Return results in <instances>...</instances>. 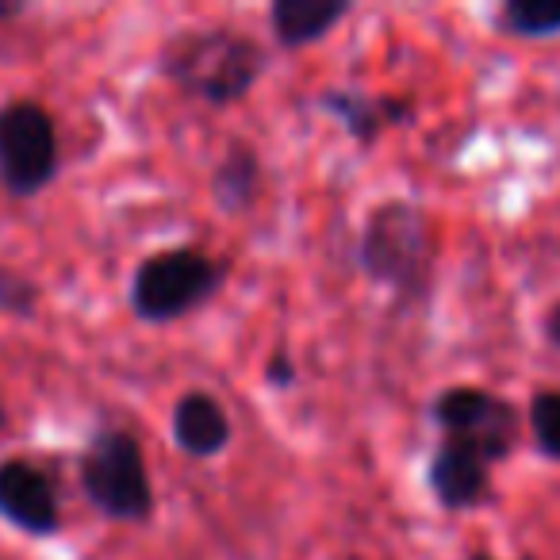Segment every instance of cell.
Masks as SVG:
<instances>
[{"label":"cell","mask_w":560,"mask_h":560,"mask_svg":"<svg viewBox=\"0 0 560 560\" xmlns=\"http://www.w3.org/2000/svg\"><path fill=\"white\" fill-rule=\"evenodd\" d=\"M358 265L381 284L396 307L411 312L434 296L438 234L434 219L415 200H384L365 215L358 238Z\"/></svg>","instance_id":"obj_1"},{"label":"cell","mask_w":560,"mask_h":560,"mask_svg":"<svg viewBox=\"0 0 560 560\" xmlns=\"http://www.w3.org/2000/svg\"><path fill=\"white\" fill-rule=\"evenodd\" d=\"M269 70V50L234 27H185L158 55V73L211 108L242 104Z\"/></svg>","instance_id":"obj_2"},{"label":"cell","mask_w":560,"mask_h":560,"mask_svg":"<svg viewBox=\"0 0 560 560\" xmlns=\"http://www.w3.org/2000/svg\"><path fill=\"white\" fill-rule=\"evenodd\" d=\"M231 265L203 254L196 246H170L142 257L131 277L127 304L139 323L165 327L185 315L200 312L208 300H215L226 284Z\"/></svg>","instance_id":"obj_3"},{"label":"cell","mask_w":560,"mask_h":560,"mask_svg":"<svg viewBox=\"0 0 560 560\" xmlns=\"http://www.w3.org/2000/svg\"><path fill=\"white\" fill-rule=\"evenodd\" d=\"M78 480L85 499L112 522L154 518V483H150L142 442L124 427H104L89 438L78 457Z\"/></svg>","instance_id":"obj_4"},{"label":"cell","mask_w":560,"mask_h":560,"mask_svg":"<svg viewBox=\"0 0 560 560\" xmlns=\"http://www.w3.org/2000/svg\"><path fill=\"white\" fill-rule=\"evenodd\" d=\"M62 170L58 124L39 101H12L0 108V188L16 200L39 196Z\"/></svg>","instance_id":"obj_5"},{"label":"cell","mask_w":560,"mask_h":560,"mask_svg":"<svg viewBox=\"0 0 560 560\" xmlns=\"http://www.w3.org/2000/svg\"><path fill=\"white\" fill-rule=\"evenodd\" d=\"M430 419L442 427V438L476 450L488 465H503L522 442L518 407L476 384H453L438 392L430 404Z\"/></svg>","instance_id":"obj_6"},{"label":"cell","mask_w":560,"mask_h":560,"mask_svg":"<svg viewBox=\"0 0 560 560\" xmlns=\"http://www.w3.org/2000/svg\"><path fill=\"white\" fill-rule=\"evenodd\" d=\"M0 522L27 537H55L62 529L55 480L32 457L0 460Z\"/></svg>","instance_id":"obj_7"},{"label":"cell","mask_w":560,"mask_h":560,"mask_svg":"<svg viewBox=\"0 0 560 560\" xmlns=\"http://www.w3.org/2000/svg\"><path fill=\"white\" fill-rule=\"evenodd\" d=\"M315 108L330 116L361 150H373L392 127H411L419 119V104L415 96L388 93V96H369L361 89H323L315 96Z\"/></svg>","instance_id":"obj_8"},{"label":"cell","mask_w":560,"mask_h":560,"mask_svg":"<svg viewBox=\"0 0 560 560\" xmlns=\"http://www.w3.org/2000/svg\"><path fill=\"white\" fill-rule=\"evenodd\" d=\"M427 488L434 495V503L450 514L480 511L495 499L491 491V465L468 445L442 438L430 453L427 465Z\"/></svg>","instance_id":"obj_9"},{"label":"cell","mask_w":560,"mask_h":560,"mask_svg":"<svg viewBox=\"0 0 560 560\" xmlns=\"http://www.w3.org/2000/svg\"><path fill=\"white\" fill-rule=\"evenodd\" d=\"M173 442L185 457L211 460L231 445V415L211 392L192 388L173 404Z\"/></svg>","instance_id":"obj_10"},{"label":"cell","mask_w":560,"mask_h":560,"mask_svg":"<svg viewBox=\"0 0 560 560\" xmlns=\"http://www.w3.org/2000/svg\"><path fill=\"white\" fill-rule=\"evenodd\" d=\"M353 12L350 0H272L269 4V32L277 47L304 50L323 43L346 16Z\"/></svg>","instance_id":"obj_11"},{"label":"cell","mask_w":560,"mask_h":560,"mask_svg":"<svg viewBox=\"0 0 560 560\" xmlns=\"http://www.w3.org/2000/svg\"><path fill=\"white\" fill-rule=\"evenodd\" d=\"M265 170L261 154L249 142H226V154L219 158L215 173H211V196H215L223 215H249L261 200Z\"/></svg>","instance_id":"obj_12"},{"label":"cell","mask_w":560,"mask_h":560,"mask_svg":"<svg viewBox=\"0 0 560 560\" xmlns=\"http://www.w3.org/2000/svg\"><path fill=\"white\" fill-rule=\"evenodd\" d=\"M495 32L506 39H557L560 35V0H506L495 12Z\"/></svg>","instance_id":"obj_13"},{"label":"cell","mask_w":560,"mask_h":560,"mask_svg":"<svg viewBox=\"0 0 560 560\" xmlns=\"http://www.w3.org/2000/svg\"><path fill=\"white\" fill-rule=\"evenodd\" d=\"M526 422L537 453L549 460H560V392L557 388L534 392V399L526 407Z\"/></svg>","instance_id":"obj_14"},{"label":"cell","mask_w":560,"mask_h":560,"mask_svg":"<svg viewBox=\"0 0 560 560\" xmlns=\"http://www.w3.org/2000/svg\"><path fill=\"white\" fill-rule=\"evenodd\" d=\"M43 304V292L27 272L12 269V265H0V315H9V319H35Z\"/></svg>","instance_id":"obj_15"},{"label":"cell","mask_w":560,"mask_h":560,"mask_svg":"<svg viewBox=\"0 0 560 560\" xmlns=\"http://www.w3.org/2000/svg\"><path fill=\"white\" fill-rule=\"evenodd\" d=\"M296 381H300V369H296V361H292L289 346H277V350L269 353V361H265V384L289 392V388H296Z\"/></svg>","instance_id":"obj_16"},{"label":"cell","mask_w":560,"mask_h":560,"mask_svg":"<svg viewBox=\"0 0 560 560\" xmlns=\"http://www.w3.org/2000/svg\"><path fill=\"white\" fill-rule=\"evenodd\" d=\"M541 335H545V342H549L552 350H560V300L549 307V312H545V319H541Z\"/></svg>","instance_id":"obj_17"},{"label":"cell","mask_w":560,"mask_h":560,"mask_svg":"<svg viewBox=\"0 0 560 560\" xmlns=\"http://www.w3.org/2000/svg\"><path fill=\"white\" fill-rule=\"evenodd\" d=\"M27 0H0V24H12V20H20V16H27Z\"/></svg>","instance_id":"obj_18"},{"label":"cell","mask_w":560,"mask_h":560,"mask_svg":"<svg viewBox=\"0 0 560 560\" xmlns=\"http://www.w3.org/2000/svg\"><path fill=\"white\" fill-rule=\"evenodd\" d=\"M468 560H495V557H488V552H472ZM522 560H537V557H522Z\"/></svg>","instance_id":"obj_19"},{"label":"cell","mask_w":560,"mask_h":560,"mask_svg":"<svg viewBox=\"0 0 560 560\" xmlns=\"http://www.w3.org/2000/svg\"><path fill=\"white\" fill-rule=\"evenodd\" d=\"M0 430H9V411H4V404H0Z\"/></svg>","instance_id":"obj_20"},{"label":"cell","mask_w":560,"mask_h":560,"mask_svg":"<svg viewBox=\"0 0 560 560\" xmlns=\"http://www.w3.org/2000/svg\"><path fill=\"white\" fill-rule=\"evenodd\" d=\"M346 560H358V557H346Z\"/></svg>","instance_id":"obj_21"}]
</instances>
